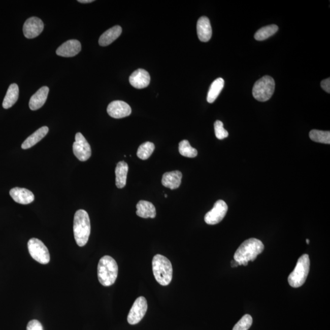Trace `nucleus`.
<instances>
[{
    "label": "nucleus",
    "instance_id": "1",
    "mask_svg": "<svg viewBox=\"0 0 330 330\" xmlns=\"http://www.w3.org/2000/svg\"><path fill=\"white\" fill-rule=\"evenodd\" d=\"M264 250L263 243L259 239L251 238L243 242L236 251L235 260L239 266H247L250 261H254Z\"/></svg>",
    "mask_w": 330,
    "mask_h": 330
},
{
    "label": "nucleus",
    "instance_id": "2",
    "mask_svg": "<svg viewBox=\"0 0 330 330\" xmlns=\"http://www.w3.org/2000/svg\"><path fill=\"white\" fill-rule=\"evenodd\" d=\"M91 234L89 215L85 210L77 211L74 215V235L77 244L84 247L88 242Z\"/></svg>",
    "mask_w": 330,
    "mask_h": 330
},
{
    "label": "nucleus",
    "instance_id": "3",
    "mask_svg": "<svg viewBox=\"0 0 330 330\" xmlns=\"http://www.w3.org/2000/svg\"><path fill=\"white\" fill-rule=\"evenodd\" d=\"M118 274V266L116 260L110 256L101 258L97 267L99 282L104 286L109 287L115 283Z\"/></svg>",
    "mask_w": 330,
    "mask_h": 330
},
{
    "label": "nucleus",
    "instance_id": "4",
    "mask_svg": "<svg viewBox=\"0 0 330 330\" xmlns=\"http://www.w3.org/2000/svg\"><path fill=\"white\" fill-rule=\"evenodd\" d=\"M152 271L156 281L161 286H168L172 281L173 266L170 260L161 254L152 259Z\"/></svg>",
    "mask_w": 330,
    "mask_h": 330
},
{
    "label": "nucleus",
    "instance_id": "5",
    "mask_svg": "<svg viewBox=\"0 0 330 330\" xmlns=\"http://www.w3.org/2000/svg\"><path fill=\"white\" fill-rule=\"evenodd\" d=\"M310 268V260L308 254H304L297 261L293 271L288 277L291 287L298 288L303 286L307 280Z\"/></svg>",
    "mask_w": 330,
    "mask_h": 330
},
{
    "label": "nucleus",
    "instance_id": "6",
    "mask_svg": "<svg viewBox=\"0 0 330 330\" xmlns=\"http://www.w3.org/2000/svg\"><path fill=\"white\" fill-rule=\"evenodd\" d=\"M275 88L274 79L271 76H264L254 83L253 88V97L259 102L268 101L274 94Z\"/></svg>",
    "mask_w": 330,
    "mask_h": 330
},
{
    "label": "nucleus",
    "instance_id": "7",
    "mask_svg": "<svg viewBox=\"0 0 330 330\" xmlns=\"http://www.w3.org/2000/svg\"><path fill=\"white\" fill-rule=\"evenodd\" d=\"M28 251L31 256L42 264L49 263L50 256L49 250L40 239L32 238L28 242Z\"/></svg>",
    "mask_w": 330,
    "mask_h": 330
},
{
    "label": "nucleus",
    "instance_id": "8",
    "mask_svg": "<svg viewBox=\"0 0 330 330\" xmlns=\"http://www.w3.org/2000/svg\"><path fill=\"white\" fill-rule=\"evenodd\" d=\"M148 310V303L144 296H140L131 308L127 316V321L130 325L139 323L145 316Z\"/></svg>",
    "mask_w": 330,
    "mask_h": 330
},
{
    "label": "nucleus",
    "instance_id": "9",
    "mask_svg": "<svg viewBox=\"0 0 330 330\" xmlns=\"http://www.w3.org/2000/svg\"><path fill=\"white\" fill-rule=\"evenodd\" d=\"M75 156L81 161L88 160L91 156V148L85 138L81 133L76 135V142L73 145Z\"/></svg>",
    "mask_w": 330,
    "mask_h": 330
},
{
    "label": "nucleus",
    "instance_id": "10",
    "mask_svg": "<svg viewBox=\"0 0 330 330\" xmlns=\"http://www.w3.org/2000/svg\"><path fill=\"white\" fill-rule=\"evenodd\" d=\"M227 210L228 207L224 201H217L211 211L206 214L205 217L206 223L211 225L220 223L226 216Z\"/></svg>",
    "mask_w": 330,
    "mask_h": 330
},
{
    "label": "nucleus",
    "instance_id": "11",
    "mask_svg": "<svg viewBox=\"0 0 330 330\" xmlns=\"http://www.w3.org/2000/svg\"><path fill=\"white\" fill-rule=\"evenodd\" d=\"M44 23L38 17H32L26 20L23 25L24 36L28 39H33L41 34L44 29Z\"/></svg>",
    "mask_w": 330,
    "mask_h": 330
},
{
    "label": "nucleus",
    "instance_id": "12",
    "mask_svg": "<svg viewBox=\"0 0 330 330\" xmlns=\"http://www.w3.org/2000/svg\"><path fill=\"white\" fill-rule=\"evenodd\" d=\"M107 112L112 118L120 119L130 115L131 109L130 106L125 102L115 101L109 105Z\"/></svg>",
    "mask_w": 330,
    "mask_h": 330
},
{
    "label": "nucleus",
    "instance_id": "13",
    "mask_svg": "<svg viewBox=\"0 0 330 330\" xmlns=\"http://www.w3.org/2000/svg\"><path fill=\"white\" fill-rule=\"evenodd\" d=\"M81 50H82V45L80 42L72 40L66 41L61 46H59L56 50V53L60 56L70 58V57L76 56L80 53Z\"/></svg>",
    "mask_w": 330,
    "mask_h": 330
},
{
    "label": "nucleus",
    "instance_id": "14",
    "mask_svg": "<svg viewBox=\"0 0 330 330\" xmlns=\"http://www.w3.org/2000/svg\"><path fill=\"white\" fill-rule=\"evenodd\" d=\"M130 85L137 89H143L148 87L151 82L149 74L143 69L134 71L129 78Z\"/></svg>",
    "mask_w": 330,
    "mask_h": 330
},
{
    "label": "nucleus",
    "instance_id": "15",
    "mask_svg": "<svg viewBox=\"0 0 330 330\" xmlns=\"http://www.w3.org/2000/svg\"><path fill=\"white\" fill-rule=\"evenodd\" d=\"M10 194L14 202L20 204V205H29L35 200L34 194L26 188H14L11 189Z\"/></svg>",
    "mask_w": 330,
    "mask_h": 330
},
{
    "label": "nucleus",
    "instance_id": "16",
    "mask_svg": "<svg viewBox=\"0 0 330 330\" xmlns=\"http://www.w3.org/2000/svg\"><path fill=\"white\" fill-rule=\"evenodd\" d=\"M197 33L199 40L207 43L211 40L212 35L211 22L208 17L203 16L200 17L197 23Z\"/></svg>",
    "mask_w": 330,
    "mask_h": 330
},
{
    "label": "nucleus",
    "instance_id": "17",
    "mask_svg": "<svg viewBox=\"0 0 330 330\" xmlns=\"http://www.w3.org/2000/svg\"><path fill=\"white\" fill-rule=\"evenodd\" d=\"M49 92V88L47 86L42 87L39 89L30 98L29 109L33 111L41 109L46 103Z\"/></svg>",
    "mask_w": 330,
    "mask_h": 330
},
{
    "label": "nucleus",
    "instance_id": "18",
    "mask_svg": "<svg viewBox=\"0 0 330 330\" xmlns=\"http://www.w3.org/2000/svg\"><path fill=\"white\" fill-rule=\"evenodd\" d=\"M182 178V174L179 171L165 173L162 177V185L171 190H175L181 185Z\"/></svg>",
    "mask_w": 330,
    "mask_h": 330
},
{
    "label": "nucleus",
    "instance_id": "19",
    "mask_svg": "<svg viewBox=\"0 0 330 330\" xmlns=\"http://www.w3.org/2000/svg\"><path fill=\"white\" fill-rule=\"evenodd\" d=\"M122 28L117 25L108 29L99 38L98 44L101 46L106 47L113 43L121 35Z\"/></svg>",
    "mask_w": 330,
    "mask_h": 330
},
{
    "label": "nucleus",
    "instance_id": "20",
    "mask_svg": "<svg viewBox=\"0 0 330 330\" xmlns=\"http://www.w3.org/2000/svg\"><path fill=\"white\" fill-rule=\"evenodd\" d=\"M49 130V129L47 126H44V127L39 128L28 138H27L25 142L22 143V148L23 149H28L37 145L38 142H40L42 139H43L47 136Z\"/></svg>",
    "mask_w": 330,
    "mask_h": 330
},
{
    "label": "nucleus",
    "instance_id": "21",
    "mask_svg": "<svg viewBox=\"0 0 330 330\" xmlns=\"http://www.w3.org/2000/svg\"><path fill=\"white\" fill-rule=\"evenodd\" d=\"M137 215L143 218H154L156 217V209L151 203L147 201H140L137 205Z\"/></svg>",
    "mask_w": 330,
    "mask_h": 330
},
{
    "label": "nucleus",
    "instance_id": "22",
    "mask_svg": "<svg viewBox=\"0 0 330 330\" xmlns=\"http://www.w3.org/2000/svg\"><path fill=\"white\" fill-rule=\"evenodd\" d=\"M128 170V166L126 162L122 161L117 164L115 170L116 185L118 188L125 187L127 182Z\"/></svg>",
    "mask_w": 330,
    "mask_h": 330
},
{
    "label": "nucleus",
    "instance_id": "23",
    "mask_svg": "<svg viewBox=\"0 0 330 330\" xmlns=\"http://www.w3.org/2000/svg\"><path fill=\"white\" fill-rule=\"evenodd\" d=\"M19 86L16 83L12 84L9 87L7 94H6L4 103H3V107L5 109H10L17 103L19 98Z\"/></svg>",
    "mask_w": 330,
    "mask_h": 330
},
{
    "label": "nucleus",
    "instance_id": "24",
    "mask_svg": "<svg viewBox=\"0 0 330 330\" xmlns=\"http://www.w3.org/2000/svg\"><path fill=\"white\" fill-rule=\"evenodd\" d=\"M224 85V81L222 78H218V79L214 81V82L212 83L211 87H210L208 97H207V101L209 103H214L219 94H220L222 89H223Z\"/></svg>",
    "mask_w": 330,
    "mask_h": 330
},
{
    "label": "nucleus",
    "instance_id": "25",
    "mask_svg": "<svg viewBox=\"0 0 330 330\" xmlns=\"http://www.w3.org/2000/svg\"><path fill=\"white\" fill-rule=\"evenodd\" d=\"M278 26L276 25H271L262 27L259 29L254 35L255 40L257 41H263L271 37L278 31Z\"/></svg>",
    "mask_w": 330,
    "mask_h": 330
},
{
    "label": "nucleus",
    "instance_id": "26",
    "mask_svg": "<svg viewBox=\"0 0 330 330\" xmlns=\"http://www.w3.org/2000/svg\"><path fill=\"white\" fill-rule=\"evenodd\" d=\"M310 138L315 142L327 144V145L330 144L329 131L312 130L310 132Z\"/></svg>",
    "mask_w": 330,
    "mask_h": 330
},
{
    "label": "nucleus",
    "instance_id": "27",
    "mask_svg": "<svg viewBox=\"0 0 330 330\" xmlns=\"http://www.w3.org/2000/svg\"><path fill=\"white\" fill-rule=\"evenodd\" d=\"M179 151L182 156L188 158H194L197 155V150L192 148L190 143L186 140L179 143Z\"/></svg>",
    "mask_w": 330,
    "mask_h": 330
},
{
    "label": "nucleus",
    "instance_id": "28",
    "mask_svg": "<svg viewBox=\"0 0 330 330\" xmlns=\"http://www.w3.org/2000/svg\"><path fill=\"white\" fill-rule=\"evenodd\" d=\"M155 149L154 143L146 142L139 147L137 151V156L142 160H145L151 157Z\"/></svg>",
    "mask_w": 330,
    "mask_h": 330
},
{
    "label": "nucleus",
    "instance_id": "29",
    "mask_svg": "<svg viewBox=\"0 0 330 330\" xmlns=\"http://www.w3.org/2000/svg\"><path fill=\"white\" fill-rule=\"evenodd\" d=\"M253 323V319L250 315L246 314L237 323L233 330H248Z\"/></svg>",
    "mask_w": 330,
    "mask_h": 330
},
{
    "label": "nucleus",
    "instance_id": "30",
    "mask_svg": "<svg viewBox=\"0 0 330 330\" xmlns=\"http://www.w3.org/2000/svg\"><path fill=\"white\" fill-rule=\"evenodd\" d=\"M215 136L218 140H223L229 136L227 131L223 127V123L220 121L214 123Z\"/></svg>",
    "mask_w": 330,
    "mask_h": 330
},
{
    "label": "nucleus",
    "instance_id": "31",
    "mask_svg": "<svg viewBox=\"0 0 330 330\" xmlns=\"http://www.w3.org/2000/svg\"><path fill=\"white\" fill-rule=\"evenodd\" d=\"M26 330H44L40 321L32 320L29 321L26 326Z\"/></svg>",
    "mask_w": 330,
    "mask_h": 330
},
{
    "label": "nucleus",
    "instance_id": "32",
    "mask_svg": "<svg viewBox=\"0 0 330 330\" xmlns=\"http://www.w3.org/2000/svg\"><path fill=\"white\" fill-rule=\"evenodd\" d=\"M321 87L326 92L330 93V79L323 80L321 82Z\"/></svg>",
    "mask_w": 330,
    "mask_h": 330
},
{
    "label": "nucleus",
    "instance_id": "33",
    "mask_svg": "<svg viewBox=\"0 0 330 330\" xmlns=\"http://www.w3.org/2000/svg\"><path fill=\"white\" fill-rule=\"evenodd\" d=\"M239 266V263L235 260L231 261V267H232L233 268H237V267H238Z\"/></svg>",
    "mask_w": 330,
    "mask_h": 330
},
{
    "label": "nucleus",
    "instance_id": "34",
    "mask_svg": "<svg viewBox=\"0 0 330 330\" xmlns=\"http://www.w3.org/2000/svg\"><path fill=\"white\" fill-rule=\"evenodd\" d=\"M78 2L81 3V4H90V3H92L94 1H93V0H79Z\"/></svg>",
    "mask_w": 330,
    "mask_h": 330
},
{
    "label": "nucleus",
    "instance_id": "35",
    "mask_svg": "<svg viewBox=\"0 0 330 330\" xmlns=\"http://www.w3.org/2000/svg\"><path fill=\"white\" fill-rule=\"evenodd\" d=\"M307 244H310V240L307 239Z\"/></svg>",
    "mask_w": 330,
    "mask_h": 330
},
{
    "label": "nucleus",
    "instance_id": "36",
    "mask_svg": "<svg viewBox=\"0 0 330 330\" xmlns=\"http://www.w3.org/2000/svg\"><path fill=\"white\" fill-rule=\"evenodd\" d=\"M164 196L167 197L168 196H167V194H165V195H164Z\"/></svg>",
    "mask_w": 330,
    "mask_h": 330
}]
</instances>
